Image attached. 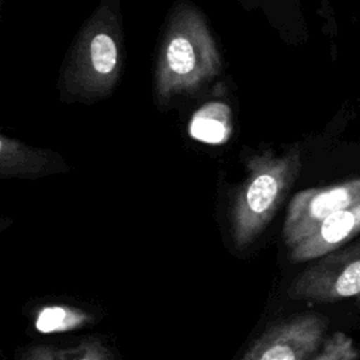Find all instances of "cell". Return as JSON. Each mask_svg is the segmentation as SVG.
Wrapping results in <instances>:
<instances>
[{
  "mask_svg": "<svg viewBox=\"0 0 360 360\" xmlns=\"http://www.w3.org/2000/svg\"><path fill=\"white\" fill-rule=\"evenodd\" d=\"M221 70V56L202 15L193 6L173 13L163 34L155 72V96L159 104L190 94Z\"/></svg>",
  "mask_w": 360,
  "mask_h": 360,
  "instance_id": "1",
  "label": "cell"
},
{
  "mask_svg": "<svg viewBox=\"0 0 360 360\" xmlns=\"http://www.w3.org/2000/svg\"><path fill=\"white\" fill-rule=\"evenodd\" d=\"M301 169L297 148L284 155L266 152L249 162V173L231 210L232 239L238 249L253 243L264 231Z\"/></svg>",
  "mask_w": 360,
  "mask_h": 360,
  "instance_id": "2",
  "label": "cell"
},
{
  "mask_svg": "<svg viewBox=\"0 0 360 360\" xmlns=\"http://www.w3.org/2000/svg\"><path fill=\"white\" fill-rule=\"evenodd\" d=\"M120 25L110 7H100L77 37L63 70L68 94L97 100L111 93L122 68Z\"/></svg>",
  "mask_w": 360,
  "mask_h": 360,
  "instance_id": "3",
  "label": "cell"
},
{
  "mask_svg": "<svg viewBox=\"0 0 360 360\" xmlns=\"http://www.w3.org/2000/svg\"><path fill=\"white\" fill-rule=\"evenodd\" d=\"M360 294V240L315 260L292 278L287 295L292 300L329 302Z\"/></svg>",
  "mask_w": 360,
  "mask_h": 360,
  "instance_id": "4",
  "label": "cell"
},
{
  "mask_svg": "<svg viewBox=\"0 0 360 360\" xmlns=\"http://www.w3.org/2000/svg\"><path fill=\"white\" fill-rule=\"evenodd\" d=\"M326 319L315 312L288 316L270 325L240 360H308L319 347Z\"/></svg>",
  "mask_w": 360,
  "mask_h": 360,
  "instance_id": "5",
  "label": "cell"
},
{
  "mask_svg": "<svg viewBox=\"0 0 360 360\" xmlns=\"http://www.w3.org/2000/svg\"><path fill=\"white\" fill-rule=\"evenodd\" d=\"M357 202H360V177L295 194L283 225L284 243L288 249L294 248L329 215Z\"/></svg>",
  "mask_w": 360,
  "mask_h": 360,
  "instance_id": "6",
  "label": "cell"
},
{
  "mask_svg": "<svg viewBox=\"0 0 360 360\" xmlns=\"http://www.w3.org/2000/svg\"><path fill=\"white\" fill-rule=\"evenodd\" d=\"M360 232V202L340 210L323 219L305 239L288 249L290 260L301 263L316 260L338 250Z\"/></svg>",
  "mask_w": 360,
  "mask_h": 360,
  "instance_id": "7",
  "label": "cell"
},
{
  "mask_svg": "<svg viewBox=\"0 0 360 360\" xmlns=\"http://www.w3.org/2000/svg\"><path fill=\"white\" fill-rule=\"evenodd\" d=\"M60 159L49 150L32 149L15 139L1 136V174L7 176H44L55 170Z\"/></svg>",
  "mask_w": 360,
  "mask_h": 360,
  "instance_id": "8",
  "label": "cell"
},
{
  "mask_svg": "<svg viewBox=\"0 0 360 360\" xmlns=\"http://www.w3.org/2000/svg\"><path fill=\"white\" fill-rule=\"evenodd\" d=\"M96 322V316L69 304H48L34 312V328L39 333H62L86 328Z\"/></svg>",
  "mask_w": 360,
  "mask_h": 360,
  "instance_id": "9",
  "label": "cell"
},
{
  "mask_svg": "<svg viewBox=\"0 0 360 360\" xmlns=\"http://www.w3.org/2000/svg\"><path fill=\"white\" fill-rule=\"evenodd\" d=\"M231 111L222 103H210L191 118L190 135L207 143H221L231 134Z\"/></svg>",
  "mask_w": 360,
  "mask_h": 360,
  "instance_id": "10",
  "label": "cell"
},
{
  "mask_svg": "<svg viewBox=\"0 0 360 360\" xmlns=\"http://www.w3.org/2000/svg\"><path fill=\"white\" fill-rule=\"evenodd\" d=\"M56 356L58 360H114L105 343L96 336L82 339L69 347L56 349Z\"/></svg>",
  "mask_w": 360,
  "mask_h": 360,
  "instance_id": "11",
  "label": "cell"
},
{
  "mask_svg": "<svg viewBox=\"0 0 360 360\" xmlns=\"http://www.w3.org/2000/svg\"><path fill=\"white\" fill-rule=\"evenodd\" d=\"M20 360H58L56 349L45 345H35L27 347Z\"/></svg>",
  "mask_w": 360,
  "mask_h": 360,
  "instance_id": "12",
  "label": "cell"
}]
</instances>
